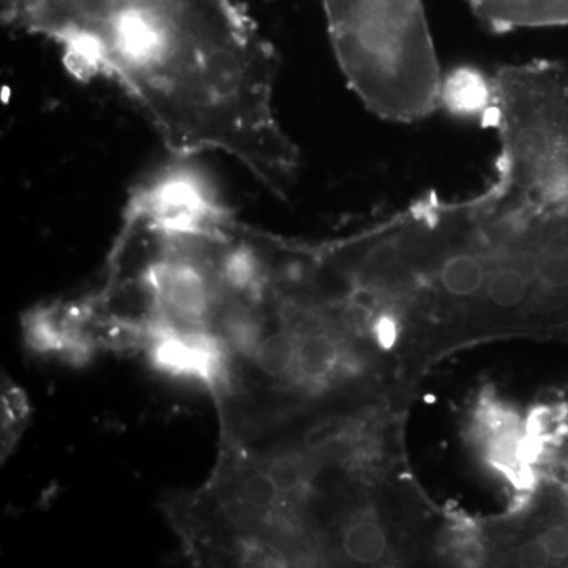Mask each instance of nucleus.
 <instances>
[{"label":"nucleus","mask_w":568,"mask_h":568,"mask_svg":"<svg viewBox=\"0 0 568 568\" xmlns=\"http://www.w3.org/2000/svg\"><path fill=\"white\" fill-rule=\"evenodd\" d=\"M339 70L377 118L417 122L440 106L444 78L422 0H323Z\"/></svg>","instance_id":"1"},{"label":"nucleus","mask_w":568,"mask_h":568,"mask_svg":"<svg viewBox=\"0 0 568 568\" xmlns=\"http://www.w3.org/2000/svg\"><path fill=\"white\" fill-rule=\"evenodd\" d=\"M491 88L499 155L481 193L507 211L568 204V70L556 61L507 65Z\"/></svg>","instance_id":"2"},{"label":"nucleus","mask_w":568,"mask_h":568,"mask_svg":"<svg viewBox=\"0 0 568 568\" xmlns=\"http://www.w3.org/2000/svg\"><path fill=\"white\" fill-rule=\"evenodd\" d=\"M149 357L160 372L196 381L211 390H224L230 384L226 342L207 327L159 321L151 332Z\"/></svg>","instance_id":"3"},{"label":"nucleus","mask_w":568,"mask_h":568,"mask_svg":"<svg viewBox=\"0 0 568 568\" xmlns=\"http://www.w3.org/2000/svg\"><path fill=\"white\" fill-rule=\"evenodd\" d=\"M467 3L474 18L493 33L568 26V0H467Z\"/></svg>","instance_id":"4"},{"label":"nucleus","mask_w":568,"mask_h":568,"mask_svg":"<svg viewBox=\"0 0 568 568\" xmlns=\"http://www.w3.org/2000/svg\"><path fill=\"white\" fill-rule=\"evenodd\" d=\"M345 364V351L335 335L313 331L297 335V353L293 376L306 387L331 383Z\"/></svg>","instance_id":"5"},{"label":"nucleus","mask_w":568,"mask_h":568,"mask_svg":"<svg viewBox=\"0 0 568 568\" xmlns=\"http://www.w3.org/2000/svg\"><path fill=\"white\" fill-rule=\"evenodd\" d=\"M282 497L264 466L248 467L234 484L231 506L242 521L265 519L278 510Z\"/></svg>","instance_id":"6"},{"label":"nucleus","mask_w":568,"mask_h":568,"mask_svg":"<svg viewBox=\"0 0 568 568\" xmlns=\"http://www.w3.org/2000/svg\"><path fill=\"white\" fill-rule=\"evenodd\" d=\"M440 104L466 118H487L493 104L491 80H485L477 71L458 70L444 80Z\"/></svg>","instance_id":"7"},{"label":"nucleus","mask_w":568,"mask_h":568,"mask_svg":"<svg viewBox=\"0 0 568 568\" xmlns=\"http://www.w3.org/2000/svg\"><path fill=\"white\" fill-rule=\"evenodd\" d=\"M342 547L353 562L375 566L386 558L387 534L375 518H354L343 530Z\"/></svg>","instance_id":"8"},{"label":"nucleus","mask_w":568,"mask_h":568,"mask_svg":"<svg viewBox=\"0 0 568 568\" xmlns=\"http://www.w3.org/2000/svg\"><path fill=\"white\" fill-rule=\"evenodd\" d=\"M297 353V335L287 331L264 335L252 355L253 364L267 377L293 375Z\"/></svg>","instance_id":"9"},{"label":"nucleus","mask_w":568,"mask_h":568,"mask_svg":"<svg viewBox=\"0 0 568 568\" xmlns=\"http://www.w3.org/2000/svg\"><path fill=\"white\" fill-rule=\"evenodd\" d=\"M263 466L283 497L304 491L312 473L308 459L301 454H282L264 463Z\"/></svg>","instance_id":"10"},{"label":"nucleus","mask_w":568,"mask_h":568,"mask_svg":"<svg viewBox=\"0 0 568 568\" xmlns=\"http://www.w3.org/2000/svg\"><path fill=\"white\" fill-rule=\"evenodd\" d=\"M373 334H375L377 346L381 349H394L399 338L398 317L392 312L381 310L375 317V323H373Z\"/></svg>","instance_id":"11"},{"label":"nucleus","mask_w":568,"mask_h":568,"mask_svg":"<svg viewBox=\"0 0 568 568\" xmlns=\"http://www.w3.org/2000/svg\"><path fill=\"white\" fill-rule=\"evenodd\" d=\"M515 560L523 567H548L552 566L551 555L547 545L540 537L529 538L525 544L519 545L515 552Z\"/></svg>","instance_id":"12"}]
</instances>
